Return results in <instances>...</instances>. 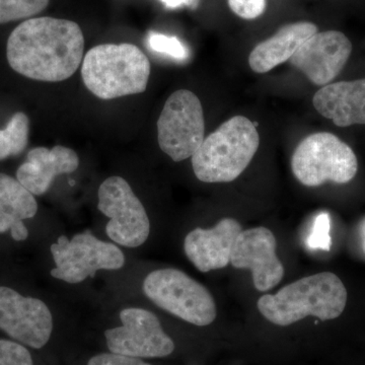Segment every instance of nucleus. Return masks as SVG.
Here are the masks:
<instances>
[{
	"label": "nucleus",
	"instance_id": "1",
	"mask_svg": "<svg viewBox=\"0 0 365 365\" xmlns=\"http://www.w3.org/2000/svg\"><path fill=\"white\" fill-rule=\"evenodd\" d=\"M85 37L76 21L35 16L14 29L6 58L14 71L46 83L71 78L83 61Z\"/></svg>",
	"mask_w": 365,
	"mask_h": 365
},
{
	"label": "nucleus",
	"instance_id": "23",
	"mask_svg": "<svg viewBox=\"0 0 365 365\" xmlns=\"http://www.w3.org/2000/svg\"><path fill=\"white\" fill-rule=\"evenodd\" d=\"M307 246L312 249L330 250V216L328 213H321L314 220L313 230L307 240Z\"/></svg>",
	"mask_w": 365,
	"mask_h": 365
},
{
	"label": "nucleus",
	"instance_id": "16",
	"mask_svg": "<svg viewBox=\"0 0 365 365\" xmlns=\"http://www.w3.org/2000/svg\"><path fill=\"white\" fill-rule=\"evenodd\" d=\"M313 103L336 126L365 124V78L329 83L317 91Z\"/></svg>",
	"mask_w": 365,
	"mask_h": 365
},
{
	"label": "nucleus",
	"instance_id": "25",
	"mask_svg": "<svg viewBox=\"0 0 365 365\" xmlns=\"http://www.w3.org/2000/svg\"><path fill=\"white\" fill-rule=\"evenodd\" d=\"M88 365H150L141 359L125 356L116 353H102L88 360Z\"/></svg>",
	"mask_w": 365,
	"mask_h": 365
},
{
	"label": "nucleus",
	"instance_id": "10",
	"mask_svg": "<svg viewBox=\"0 0 365 365\" xmlns=\"http://www.w3.org/2000/svg\"><path fill=\"white\" fill-rule=\"evenodd\" d=\"M121 327L106 331L110 351L135 359H160L175 350L172 338L163 331L155 314L138 307H129L120 313Z\"/></svg>",
	"mask_w": 365,
	"mask_h": 365
},
{
	"label": "nucleus",
	"instance_id": "6",
	"mask_svg": "<svg viewBox=\"0 0 365 365\" xmlns=\"http://www.w3.org/2000/svg\"><path fill=\"white\" fill-rule=\"evenodd\" d=\"M292 173L307 187L326 182L347 184L356 176L359 162L354 151L337 136L319 132L306 137L295 148Z\"/></svg>",
	"mask_w": 365,
	"mask_h": 365
},
{
	"label": "nucleus",
	"instance_id": "17",
	"mask_svg": "<svg viewBox=\"0 0 365 365\" xmlns=\"http://www.w3.org/2000/svg\"><path fill=\"white\" fill-rule=\"evenodd\" d=\"M316 33L318 26L307 21L283 26L273 37L254 48L249 57L250 67L257 73L272 71L292 58L300 46Z\"/></svg>",
	"mask_w": 365,
	"mask_h": 365
},
{
	"label": "nucleus",
	"instance_id": "3",
	"mask_svg": "<svg viewBox=\"0 0 365 365\" xmlns=\"http://www.w3.org/2000/svg\"><path fill=\"white\" fill-rule=\"evenodd\" d=\"M150 76L148 56L129 43L95 46L86 53L81 66L86 88L102 100L143 93Z\"/></svg>",
	"mask_w": 365,
	"mask_h": 365
},
{
	"label": "nucleus",
	"instance_id": "11",
	"mask_svg": "<svg viewBox=\"0 0 365 365\" xmlns=\"http://www.w3.org/2000/svg\"><path fill=\"white\" fill-rule=\"evenodd\" d=\"M0 330L23 344L41 349L51 337V312L41 299L0 287Z\"/></svg>",
	"mask_w": 365,
	"mask_h": 365
},
{
	"label": "nucleus",
	"instance_id": "9",
	"mask_svg": "<svg viewBox=\"0 0 365 365\" xmlns=\"http://www.w3.org/2000/svg\"><path fill=\"white\" fill-rule=\"evenodd\" d=\"M98 210L110 218L106 232L113 242L126 248H137L148 241L150 218L126 180L108 178L98 188Z\"/></svg>",
	"mask_w": 365,
	"mask_h": 365
},
{
	"label": "nucleus",
	"instance_id": "24",
	"mask_svg": "<svg viewBox=\"0 0 365 365\" xmlns=\"http://www.w3.org/2000/svg\"><path fill=\"white\" fill-rule=\"evenodd\" d=\"M228 6L240 18L254 20L265 11L266 0H228Z\"/></svg>",
	"mask_w": 365,
	"mask_h": 365
},
{
	"label": "nucleus",
	"instance_id": "7",
	"mask_svg": "<svg viewBox=\"0 0 365 365\" xmlns=\"http://www.w3.org/2000/svg\"><path fill=\"white\" fill-rule=\"evenodd\" d=\"M50 250L56 265L52 277L71 284L93 277L100 270H119L125 264L123 252L116 245L101 241L88 230L72 240L61 235Z\"/></svg>",
	"mask_w": 365,
	"mask_h": 365
},
{
	"label": "nucleus",
	"instance_id": "8",
	"mask_svg": "<svg viewBox=\"0 0 365 365\" xmlns=\"http://www.w3.org/2000/svg\"><path fill=\"white\" fill-rule=\"evenodd\" d=\"M204 115L200 100L188 90L170 96L158 121L160 150L174 162L193 157L204 139Z\"/></svg>",
	"mask_w": 365,
	"mask_h": 365
},
{
	"label": "nucleus",
	"instance_id": "19",
	"mask_svg": "<svg viewBox=\"0 0 365 365\" xmlns=\"http://www.w3.org/2000/svg\"><path fill=\"white\" fill-rule=\"evenodd\" d=\"M29 133L30 119L25 113H16L6 128L0 130V160L23 153L28 145Z\"/></svg>",
	"mask_w": 365,
	"mask_h": 365
},
{
	"label": "nucleus",
	"instance_id": "4",
	"mask_svg": "<svg viewBox=\"0 0 365 365\" xmlns=\"http://www.w3.org/2000/svg\"><path fill=\"white\" fill-rule=\"evenodd\" d=\"M260 137L248 118L235 116L204 139L192 157L197 179L204 182H230L237 179L253 160Z\"/></svg>",
	"mask_w": 365,
	"mask_h": 365
},
{
	"label": "nucleus",
	"instance_id": "13",
	"mask_svg": "<svg viewBox=\"0 0 365 365\" xmlns=\"http://www.w3.org/2000/svg\"><path fill=\"white\" fill-rule=\"evenodd\" d=\"M351 52V42L344 34L338 31L318 32L300 46L289 63L314 85L325 86L339 76Z\"/></svg>",
	"mask_w": 365,
	"mask_h": 365
},
{
	"label": "nucleus",
	"instance_id": "22",
	"mask_svg": "<svg viewBox=\"0 0 365 365\" xmlns=\"http://www.w3.org/2000/svg\"><path fill=\"white\" fill-rule=\"evenodd\" d=\"M0 365H34L32 355L23 345L0 339Z\"/></svg>",
	"mask_w": 365,
	"mask_h": 365
},
{
	"label": "nucleus",
	"instance_id": "18",
	"mask_svg": "<svg viewBox=\"0 0 365 365\" xmlns=\"http://www.w3.org/2000/svg\"><path fill=\"white\" fill-rule=\"evenodd\" d=\"M33 194L18 179L0 173V234L11 230L14 241H26L29 230L24 220L37 215Z\"/></svg>",
	"mask_w": 365,
	"mask_h": 365
},
{
	"label": "nucleus",
	"instance_id": "26",
	"mask_svg": "<svg viewBox=\"0 0 365 365\" xmlns=\"http://www.w3.org/2000/svg\"><path fill=\"white\" fill-rule=\"evenodd\" d=\"M168 9H178L181 6H188L190 9H196L199 0H160Z\"/></svg>",
	"mask_w": 365,
	"mask_h": 365
},
{
	"label": "nucleus",
	"instance_id": "21",
	"mask_svg": "<svg viewBox=\"0 0 365 365\" xmlns=\"http://www.w3.org/2000/svg\"><path fill=\"white\" fill-rule=\"evenodd\" d=\"M148 44L153 51L168 55L178 61H186L188 59V49L176 37H170L163 34L150 33L148 35Z\"/></svg>",
	"mask_w": 365,
	"mask_h": 365
},
{
	"label": "nucleus",
	"instance_id": "14",
	"mask_svg": "<svg viewBox=\"0 0 365 365\" xmlns=\"http://www.w3.org/2000/svg\"><path fill=\"white\" fill-rule=\"evenodd\" d=\"M242 230L234 218H223L211 228L197 227L185 237V254L202 273L227 267Z\"/></svg>",
	"mask_w": 365,
	"mask_h": 365
},
{
	"label": "nucleus",
	"instance_id": "2",
	"mask_svg": "<svg viewBox=\"0 0 365 365\" xmlns=\"http://www.w3.org/2000/svg\"><path fill=\"white\" fill-rule=\"evenodd\" d=\"M347 290L336 274L322 272L294 281L276 294L258 300V309L274 325L287 327L312 316L321 321L337 319L347 304Z\"/></svg>",
	"mask_w": 365,
	"mask_h": 365
},
{
	"label": "nucleus",
	"instance_id": "5",
	"mask_svg": "<svg viewBox=\"0 0 365 365\" xmlns=\"http://www.w3.org/2000/svg\"><path fill=\"white\" fill-rule=\"evenodd\" d=\"M143 289L155 306L192 325H211L217 316L207 288L178 269L153 271L144 279Z\"/></svg>",
	"mask_w": 365,
	"mask_h": 365
},
{
	"label": "nucleus",
	"instance_id": "20",
	"mask_svg": "<svg viewBox=\"0 0 365 365\" xmlns=\"http://www.w3.org/2000/svg\"><path fill=\"white\" fill-rule=\"evenodd\" d=\"M50 0H0V26L35 18L49 6Z\"/></svg>",
	"mask_w": 365,
	"mask_h": 365
},
{
	"label": "nucleus",
	"instance_id": "12",
	"mask_svg": "<svg viewBox=\"0 0 365 365\" xmlns=\"http://www.w3.org/2000/svg\"><path fill=\"white\" fill-rule=\"evenodd\" d=\"M276 250L275 235L267 227L242 230L232 248L230 264L237 269L251 270L255 288L268 292L279 284L285 273Z\"/></svg>",
	"mask_w": 365,
	"mask_h": 365
},
{
	"label": "nucleus",
	"instance_id": "15",
	"mask_svg": "<svg viewBox=\"0 0 365 365\" xmlns=\"http://www.w3.org/2000/svg\"><path fill=\"white\" fill-rule=\"evenodd\" d=\"M78 165V153L66 146L56 145L52 150L36 148L29 151L16 179L33 195L41 196L50 189L55 178L76 172Z\"/></svg>",
	"mask_w": 365,
	"mask_h": 365
}]
</instances>
